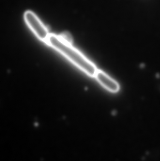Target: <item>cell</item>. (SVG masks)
Returning a JSON list of instances; mask_svg holds the SVG:
<instances>
[{
    "label": "cell",
    "instance_id": "cell-1",
    "mask_svg": "<svg viewBox=\"0 0 160 161\" xmlns=\"http://www.w3.org/2000/svg\"><path fill=\"white\" fill-rule=\"evenodd\" d=\"M47 42L85 73L91 77L95 76L97 70L95 64L71 44L54 35H49Z\"/></svg>",
    "mask_w": 160,
    "mask_h": 161
},
{
    "label": "cell",
    "instance_id": "cell-4",
    "mask_svg": "<svg viewBox=\"0 0 160 161\" xmlns=\"http://www.w3.org/2000/svg\"><path fill=\"white\" fill-rule=\"evenodd\" d=\"M60 37H61L62 39L64 40L66 42L69 43V44H72V41H73L72 36H71L70 34L69 33H68V32H63V33L61 34Z\"/></svg>",
    "mask_w": 160,
    "mask_h": 161
},
{
    "label": "cell",
    "instance_id": "cell-2",
    "mask_svg": "<svg viewBox=\"0 0 160 161\" xmlns=\"http://www.w3.org/2000/svg\"><path fill=\"white\" fill-rule=\"evenodd\" d=\"M24 19L27 25L36 36L42 41L47 42L49 36L48 30L35 14L31 11H27L24 14Z\"/></svg>",
    "mask_w": 160,
    "mask_h": 161
},
{
    "label": "cell",
    "instance_id": "cell-3",
    "mask_svg": "<svg viewBox=\"0 0 160 161\" xmlns=\"http://www.w3.org/2000/svg\"><path fill=\"white\" fill-rule=\"evenodd\" d=\"M95 77L97 81L109 92L116 93L120 90L119 84L104 72L97 70Z\"/></svg>",
    "mask_w": 160,
    "mask_h": 161
}]
</instances>
